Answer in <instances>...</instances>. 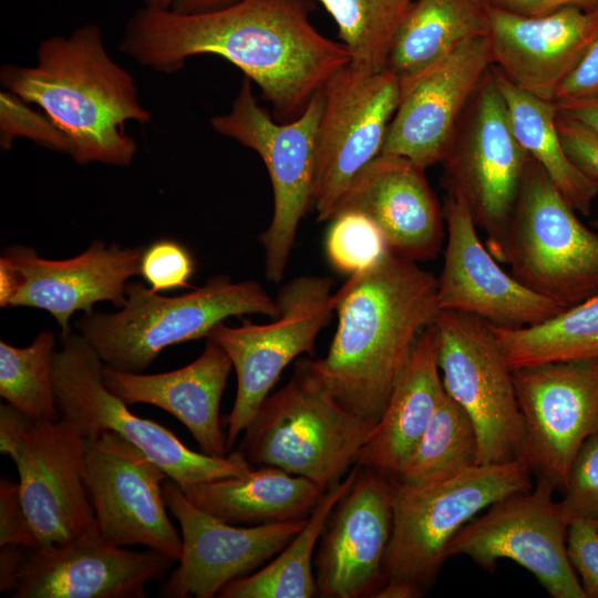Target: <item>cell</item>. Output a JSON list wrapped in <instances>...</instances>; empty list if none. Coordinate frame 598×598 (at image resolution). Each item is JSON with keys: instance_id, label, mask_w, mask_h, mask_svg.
Returning <instances> with one entry per match:
<instances>
[{"instance_id": "1", "label": "cell", "mask_w": 598, "mask_h": 598, "mask_svg": "<svg viewBox=\"0 0 598 598\" xmlns=\"http://www.w3.org/2000/svg\"><path fill=\"white\" fill-rule=\"evenodd\" d=\"M315 9V0H239L189 14L144 4L128 19L118 50L161 73L195 55H218L258 86L277 121L288 122L351 62L342 42L312 24Z\"/></svg>"}, {"instance_id": "2", "label": "cell", "mask_w": 598, "mask_h": 598, "mask_svg": "<svg viewBox=\"0 0 598 598\" xmlns=\"http://www.w3.org/2000/svg\"><path fill=\"white\" fill-rule=\"evenodd\" d=\"M333 308L334 337L311 368L342 406L377 424L419 333L440 311L437 279L389 251L349 276Z\"/></svg>"}, {"instance_id": "3", "label": "cell", "mask_w": 598, "mask_h": 598, "mask_svg": "<svg viewBox=\"0 0 598 598\" xmlns=\"http://www.w3.org/2000/svg\"><path fill=\"white\" fill-rule=\"evenodd\" d=\"M0 83L40 107L68 137L80 165L130 166L137 143L125 126L151 122L134 78L110 55L96 24L42 40L35 64L2 65Z\"/></svg>"}, {"instance_id": "4", "label": "cell", "mask_w": 598, "mask_h": 598, "mask_svg": "<svg viewBox=\"0 0 598 598\" xmlns=\"http://www.w3.org/2000/svg\"><path fill=\"white\" fill-rule=\"evenodd\" d=\"M261 313L276 318L279 308L255 280L233 281L216 275L187 293L161 296L142 282H128L120 311H91L75 322L76 331L110 368L141 373L159 353L200 338L230 317Z\"/></svg>"}, {"instance_id": "5", "label": "cell", "mask_w": 598, "mask_h": 598, "mask_svg": "<svg viewBox=\"0 0 598 598\" xmlns=\"http://www.w3.org/2000/svg\"><path fill=\"white\" fill-rule=\"evenodd\" d=\"M374 425L342 406L310 359H300L289 382L261 403L238 450L250 464L278 467L328 489L352 468Z\"/></svg>"}, {"instance_id": "6", "label": "cell", "mask_w": 598, "mask_h": 598, "mask_svg": "<svg viewBox=\"0 0 598 598\" xmlns=\"http://www.w3.org/2000/svg\"><path fill=\"white\" fill-rule=\"evenodd\" d=\"M525 458L478 464L446 480L419 486L394 478L393 525L384 557V582L402 580L423 591L434 581L455 534L478 513L534 485Z\"/></svg>"}, {"instance_id": "7", "label": "cell", "mask_w": 598, "mask_h": 598, "mask_svg": "<svg viewBox=\"0 0 598 598\" xmlns=\"http://www.w3.org/2000/svg\"><path fill=\"white\" fill-rule=\"evenodd\" d=\"M575 212L530 157L496 258L519 282L564 309L598 295V231Z\"/></svg>"}, {"instance_id": "8", "label": "cell", "mask_w": 598, "mask_h": 598, "mask_svg": "<svg viewBox=\"0 0 598 598\" xmlns=\"http://www.w3.org/2000/svg\"><path fill=\"white\" fill-rule=\"evenodd\" d=\"M61 348L53 355V382L61 417L74 424L84 437L104 431L133 443L156 463L183 491L200 483L238 476L251 464L239 451L213 456L188 448L172 431L131 412L103 380L104 363L78 331L60 334Z\"/></svg>"}, {"instance_id": "9", "label": "cell", "mask_w": 598, "mask_h": 598, "mask_svg": "<svg viewBox=\"0 0 598 598\" xmlns=\"http://www.w3.org/2000/svg\"><path fill=\"white\" fill-rule=\"evenodd\" d=\"M322 105L323 90L298 117L280 123L259 105L252 82L244 76L230 110L210 118L215 132L254 150L268 171L274 213L259 239L265 249V275L274 283L282 280L299 224L312 206Z\"/></svg>"}, {"instance_id": "10", "label": "cell", "mask_w": 598, "mask_h": 598, "mask_svg": "<svg viewBox=\"0 0 598 598\" xmlns=\"http://www.w3.org/2000/svg\"><path fill=\"white\" fill-rule=\"evenodd\" d=\"M0 548V591L11 598H145L147 585L176 563L112 543L95 519L62 544Z\"/></svg>"}, {"instance_id": "11", "label": "cell", "mask_w": 598, "mask_h": 598, "mask_svg": "<svg viewBox=\"0 0 598 598\" xmlns=\"http://www.w3.org/2000/svg\"><path fill=\"white\" fill-rule=\"evenodd\" d=\"M444 391L471 417L478 464L525 458V431L513 369L485 320L440 310L433 321Z\"/></svg>"}, {"instance_id": "12", "label": "cell", "mask_w": 598, "mask_h": 598, "mask_svg": "<svg viewBox=\"0 0 598 598\" xmlns=\"http://www.w3.org/2000/svg\"><path fill=\"white\" fill-rule=\"evenodd\" d=\"M85 437L70 421L31 420L0 406V451L14 463L20 498L39 547L86 529L94 512L84 484Z\"/></svg>"}, {"instance_id": "13", "label": "cell", "mask_w": 598, "mask_h": 598, "mask_svg": "<svg viewBox=\"0 0 598 598\" xmlns=\"http://www.w3.org/2000/svg\"><path fill=\"white\" fill-rule=\"evenodd\" d=\"M329 277L299 276L285 283L275 298L279 313L270 323L243 320L241 326L218 323L207 336L229 357L237 374V393L224 419L230 451L285 368L302 353L312 354L333 308Z\"/></svg>"}, {"instance_id": "14", "label": "cell", "mask_w": 598, "mask_h": 598, "mask_svg": "<svg viewBox=\"0 0 598 598\" xmlns=\"http://www.w3.org/2000/svg\"><path fill=\"white\" fill-rule=\"evenodd\" d=\"M530 156L517 141L492 66L443 161V184L460 193L497 258Z\"/></svg>"}, {"instance_id": "15", "label": "cell", "mask_w": 598, "mask_h": 598, "mask_svg": "<svg viewBox=\"0 0 598 598\" xmlns=\"http://www.w3.org/2000/svg\"><path fill=\"white\" fill-rule=\"evenodd\" d=\"M400 97L393 73L351 64L323 89L312 189L319 221L331 220L352 181L381 154Z\"/></svg>"}, {"instance_id": "16", "label": "cell", "mask_w": 598, "mask_h": 598, "mask_svg": "<svg viewBox=\"0 0 598 598\" xmlns=\"http://www.w3.org/2000/svg\"><path fill=\"white\" fill-rule=\"evenodd\" d=\"M553 487L544 480L507 496L474 517L450 540L446 558L463 555L491 570L509 559L529 573L553 598H587L567 554L568 524Z\"/></svg>"}, {"instance_id": "17", "label": "cell", "mask_w": 598, "mask_h": 598, "mask_svg": "<svg viewBox=\"0 0 598 598\" xmlns=\"http://www.w3.org/2000/svg\"><path fill=\"white\" fill-rule=\"evenodd\" d=\"M83 476L94 519L109 540L178 561L182 537L163 492L168 477L145 453L114 432L85 437Z\"/></svg>"}, {"instance_id": "18", "label": "cell", "mask_w": 598, "mask_h": 598, "mask_svg": "<svg viewBox=\"0 0 598 598\" xmlns=\"http://www.w3.org/2000/svg\"><path fill=\"white\" fill-rule=\"evenodd\" d=\"M525 431V460L536 478L564 493L571 463L598 432V358L513 369Z\"/></svg>"}, {"instance_id": "19", "label": "cell", "mask_w": 598, "mask_h": 598, "mask_svg": "<svg viewBox=\"0 0 598 598\" xmlns=\"http://www.w3.org/2000/svg\"><path fill=\"white\" fill-rule=\"evenodd\" d=\"M143 251V246L94 240L75 257L52 260L32 247H7L0 257V306L45 310L65 334L76 311L91 312L100 301L122 307L128 279L140 275Z\"/></svg>"}, {"instance_id": "20", "label": "cell", "mask_w": 598, "mask_h": 598, "mask_svg": "<svg viewBox=\"0 0 598 598\" xmlns=\"http://www.w3.org/2000/svg\"><path fill=\"white\" fill-rule=\"evenodd\" d=\"M166 505L181 527L178 566L159 591L168 598H213L231 581L258 570L302 529L306 519L257 526L221 520L193 504L171 480Z\"/></svg>"}, {"instance_id": "21", "label": "cell", "mask_w": 598, "mask_h": 598, "mask_svg": "<svg viewBox=\"0 0 598 598\" xmlns=\"http://www.w3.org/2000/svg\"><path fill=\"white\" fill-rule=\"evenodd\" d=\"M394 480L368 467L333 507L313 568L317 596L373 597L384 584V557L393 525Z\"/></svg>"}, {"instance_id": "22", "label": "cell", "mask_w": 598, "mask_h": 598, "mask_svg": "<svg viewBox=\"0 0 598 598\" xmlns=\"http://www.w3.org/2000/svg\"><path fill=\"white\" fill-rule=\"evenodd\" d=\"M492 65L488 37H478L401 83L400 102L381 154L402 156L424 168L443 162Z\"/></svg>"}, {"instance_id": "23", "label": "cell", "mask_w": 598, "mask_h": 598, "mask_svg": "<svg viewBox=\"0 0 598 598\" xmlns=\"http://www.w3.org/2000/svg\"><path fill=\"white\" fill-rule=\"evenodd\" d=\"M443 214L447 243L437 279L440 310L470 313L511 328L536 324L565 310L501 268L478 238L477 226L460 193L447 192Z\"/></svg>"}, {"instance_id": "24", "label": "cell", "mask_w": 598, "mask_h": 598, "mask_svg": "<svg viewBox=\"0 0 598 598\" xmlns=\"http://www.w3.org/2000/svg\"><path fill=\"white\" fill-rule=\"evenodd\" d=\"M493 65L520 90L554 97L598 38V9L566 7L527 18L491 9Z\"/></svg>"}, {"instance_id": "25", "label": "cell", "mask_w": 598, "mask_h": 598, "mask_svg": "<svg viewBox=\"0 0 598 598\" xmlns=\"http://www.w3.org/2000/svg\"><path fill=\"white\" fill-rule=\"evenodd\" d=\"M355 210L381 229L394 255L410 261L433 259L444 239V214L425 168L396 155L380 154L352 181L334 215ZM332 219V218H331Z\"/></svg>"}, {"instance_id": "26", "label": "cell", "mask_w": 598, "mask_h": 598, "mask_svg": "<svg viewBox=\"0 0 598 598\" xmlns=\"http://www.w3.org/2000/svg\"><path fill=\"white\" fill-rule=\"evenodd\" d=\"M231 369L223 348L207 340L203 353L177 370L145 374L104 365L103 380L128 405L145 403L171 413L189 431L200 452L226 456L229 450L219 409Z\"/></svg>"}, {"instance_id": "27", "label": "cell", "mask_w": 598, "mask_h": 598, "mask_svg": "<svg viewBox=\"0 0 598 598\" xmlns=\"http://www.w3.org/2000/svg\"><path fill=\"white\" fill-rule=\"evenodd\" d=\"M443 393L432 322L419 333L386 406L354 465L395 478L427 427Z\"/></svg>"}, {"instance_id": "28", "label": "cell", "mask_w": 598, "mask_h": 598, "mask_svg": "<svg viewBox=\"0 0 598 598\" xmlns=\"http://www.w3.org/2000/svg\"><path fill=\"white\" fill-rule=\"evenodd\" d=\"M183 492L197 507L226 523L257 526L308 518L326 489L278 467L259 466Z\"/></svg>"}, {"instance_id": "29", "label": "cell", "mask_w": 598, "mask_h": 598, "mask_svg": "<svg viewBox=\"0 0 598 598\" xmlns=\"http://www.w3.org/2000/svg\"><path fill=\"white\" fill-rule=\"evenodd\" d=\"M489 16L485 0H413L385 69L401 83L413 79L466 41L487 35Z\"/></svg>"}, {"instance_id": "30", "label": "cell", "mask_w": 598, "mask_h": 598, "mask_svg": "<svg viewBox=\"0 0 598 598\" xmlns=\"http://www.w3.org/2000/svg\"><path fill=\"white\" fill-rule=\"evenodd\" d=\"M492 70L519 144L544 168L574 209L589 216L598 195V184L567 156L556 125L554 102L520 90L494 65Z\"/></svg>"}, {"instance_id": "31", "label": "cell", "mask_w": 598, "mask_h": 598, "mask_svg": "<svg viewBox=\"0 0 598 598\" xmlns=\"http://www.w3.org/2000/svg\"><path fill=\"white\" fill-rule=\"evenodd\" d=\"M359 466L326 489L302 529L269 564L228 584L220 598H310L317 596L316 545L340 498L354 481Z\"/></svg>"}, {"instance_id": "32", "label": "cell", "mask_w": 598, "mask_h": 598, "mask_svg": "<svg viewBox=\"0 0 598 598\" xmlns=\"http://www.w3.org/2000/svg\"><path fill=\"white\" fill-rule=\"evenodd\" d=\"M488 324L512 369L598 358V295L536 324Z\"/></svg>"}, {"instance_id": "33", "label": "cell", "mask_w": 598, "mask_h": 598, "mask_svg": "<svg viewBox=\"0 0 598 598\" xmlns=\"http://www.w3.org/2000/svg\"><path fill=\"white\" fill-rule=\"evenodd\" d=\"M478 440L468 414L445 391L399 475L419 486L446 480L478 465Z\"/></svg>"}, {"instance_id": "34", "label": "cell", "mask_w": 598, "mask_h": 598, "mask_svg": "<svg viewBox=\"0 0 598 598\" xmlns=\"http://www.w3.org/2000/svg\"><path fill=\"white\" fill-rule=\"evenodd\" d=\"M55 344L48 331L24 348L0 341V395L31 420L61 417L53 382Z\"/></svg>"}, {"instance_id": "35", "label": "cell", "mask_w": 598, "mask_h": 598, "mask_svg": "<svg viewBox=\"0 0 598 598\" xmlns=\"http://www.w3.org/2000/svg\"><path fill=\"white\" fill-rule=\"evenodd\" d=\"M334 19L350 64L385 70L394 35L413 0H318Z\"/></svg>"}, {"instance_id": "36", "label": "cell", "mask_w": 598, "mask_h": 598, "mask_svg": "<svg viewBox=\"0 0 598 598\" xmlns=\"http://www.w3.org/2000/svg\"><path fill=\"white\" fill-rule=\"evenodd\" d=\"M326 235L327 258L334 269L354 275L374 266L390 249L379 226L355 210L338 213Z\"/></svg>"}, {"instance_id": "37", "label": "cell", "mask_w": 598, "mask_h": 598, "mask_svg": "<svg viewBox=\"0 0 598 598\" xmlns=\"http://www.w3.org/2000/svg\"><path fill=\"white\" fill-rule=\"evenodd\" d=\"M29 103L9 91L0 94V145L11 148L13 140L30 138L52 151L71 153V144L62 131L42 112L33 111Z\"/></svg>"}, {"instance_id": "38", "label": "cell", "mask_w": 598, "mask_h": 598, "mask_svg": "<svg viewBox=\"0 0 598 598\" xmlns=\"http://www.w3.org/2000/svg\"><path fill=\"white\" fill-rule=\"evenodd\" d=\"M558 507L568 525L576 519H598V432L578 450Z\"/></svg>"}, {"instance_id": "39", "label": "cell", "mask_w": 598, "mask_h": 598, "mask_svg": "<svg viewBox=\"0 0 598 598\" xmlns=\"http://www.w3.org/2000/svg\"><path fill=\"white\" fill-rule=\"evenodd\" d=\"M196 264L188 248L172 238L144 247L140 275L155 292L188 288Z\"/></svg>"}, {"instance_id": "40", "label": "cell", "mask_w": 598, "mask_h": 598, "mask_svg": "<svg viewBox=\"0 0 598 598\" xmlns=\"http://www.w3.org/2000/svg\"><path fill=\"white\" fill-rule=\"evenodd\" d=\"M567 554L587 598H598V519H576L568 525Z\"/></svg>"}, {"instance_id": "41", "label": "cell", "mask_w": 598, "mask_h": 598, "mask_svg": "<svg viewBox=\"0 0 598 598\" xmlns=\"http://www.w3.org/2000/svg\"><path fill=\"white\" fill-rule=\"evenodd\" d=\"M4 545L39 547L20 498L19 484L8 477L0 481V546Z\"/></svg>"}, {"instance_id": "42", "label": "cell", "mask_w": 598, "mask_h": 598, "mask_svg": "<svg viewBox=\"0 0 598 598\" xmlns=\"http://www.w3.org/2000/svg\"><path fill=\"white\" fill-rule=\"evenodd\" d=\"M556 125L569 159L588 178L598 184V134L579 121L559 112Z\"/></svg>"}, {"instance_id": "43", "label": "cell", "mask_w": 598, "mask_h": 598, "mask_svg": "<svg viewBox=\"0 0 598 598\" xmlns=\"http://www.w3.org/2000/svg\"><path fill=\"white\" fill-rule=\"evenodd\" d=\"M598 91V38L581 62L559 86L554 102L580 97Z\"/></svg>"}, {"instance_id": "44", "label": "cell", "mask_w": 598, "mask_h": 598, "mask_svg": "<svg viewBox=\"0 0 598 598\" xmlns=\"http://www.w3.org/2000/svg\"><path fill=\"white\" fill-rule=\"evenodd\" d=\"M491 9L515 16L538 18L554 13L566 7L585 10L598 9V0H485Z\"/></svg>"}, {"instance_id": "45", "label": "cell", "mask_w": 598, "mask_h": 598, "mask_svg": "<svg viewBox=\"0 0 598 598\" xmlns=\"http://www.w3.org/2000/svg\"><path fill=\"white\" fill-rule=\"evenodd\" d=\"M557 112L568 115L598 134V91L574 99L554 102Z\"/></svg>"}, {"instance_id": "46", "label": "cell", "mask_w": 598, "mask_h": 598, "mask_svg": "<svg viewBox=\"0 0 598 598\" xmlns=\"http://www.w3.org/2000/svg\"><path fill=\"white\" fill-rule=\"evenodd\" d=\"M423 590L414 584L402 580H386L374 594L375 598H415L423 595Z\"/></svg>"}, {"instance_id": "47", "label": "cell", "mask_w": 598, "mask_h": 598, "mask_svg": "<svg viewBox=\"0 0 598 598\" xmlns=\"http://www.w3.org/2000/svg\"><path fill=\"white\" fill-rule=\"evenodd\" d=\"M239 0H174L171 9L178 13H200L230 6Z\"/></svg>"}, {"instance_id": "48", "label": "cell", "mask_w": 598, "mask_h": 598, "mask_svg": "<svg viewBox=\"0 0 598 598\" xmlns=\"http://www.w3.org/2000/svg\"><path fill=\"white\" fill-rule=\"evenodd\" d=\"M174 0H159V4L157 7H162L165 9L171 8Z\"/></svg>"}, {"instance_id": "49", "label": "cell", "mask_w": 598, "mask_h": 598, "mask_svg": "<svg viewBox=\"0 0 598 598\" xmlns=\"http://www.w3.org/2000/svg\"><path fill=\"white\" fill-rule=\"evenodd\" d=\"M145 6H158L159 0H143Z\"/></svg>"}, {"instance_id": "50", "label": "cell", "mask_w": 598, "mask_h": 598, "mask_svg": "<svg viewBox=\"0 0 598 598\" xmlns=\"http://www.w3.org/2000/svg\"><path fill=\"white\" fill-rule=\"evenodd\" d=\"M590 225L592 228H595L596 230H598V218H595L590 221Z\"/></svg>"}]
</instances>
